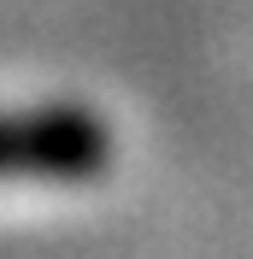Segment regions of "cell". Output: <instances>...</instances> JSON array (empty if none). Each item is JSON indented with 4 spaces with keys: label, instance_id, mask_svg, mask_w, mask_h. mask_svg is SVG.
I'll use <instances>...</instances> for the list:
<instances>
[{
    "label": "cell",
    "instance_id": "obj_1",
    "mask_svg": "<svg viewBox=\"0 0 253 259\" xmlns=\"http://www.w3.org/2000/svg\"><path fill=\"white\" fill-rule=\"evenodd\" d=\"M112 171V124L82 100L0 112V183H95Z\"/></svg>",
    "mask_w": 253,
    "mask_h": 259
}]
</instances>
